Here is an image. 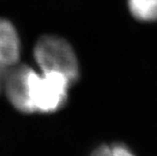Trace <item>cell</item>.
Wrapping results in <instances>:
<instances>
[{"label": "cell", "instance_id": "5b68a950", "mask_svg": "<svg viewBox=\"0 0 157 156\" xmlns=\"http://www.w3.org/2000/svg\"><path fill=\"white\" fill-rule=\"evenodd\" d=\"M129 8L137 19L157 21V0H129Z\"/></svg>", "mask_w": 157, "mask_h": 156}, {"label": "cell", "instance_id": "277c9868", "mask_svg": "<svg viewBox=\"0 0 157 156\" xmlns=\"http://www.w3.org/2000/svg\"><path fill=\"white\" fill-rule=\"evenodd\" d=\"M21 50V39L14 25L0 17V92L5 73L19 61Z\"/></svg>", "mask_w": 157, "mask_h": 156}, {"label": "cell", "instance_id": "8992f818", "mask_svg": "<svg viewBox=\"0 0 157 156\" xmlns=\"http://www.w3.org/2000/svg\"><path fill=\"white\" fill-rule=\"evenodd\" d=\"M111 150H112L113 156H135L134 153L129 149L128 146L121 144V143L112 145Z\"/></svg>", "mask_w": 157, "mask_h": 156}, {"label": "cell", "instance_id": "3957f363", "mask_svg": "<svg viewBox=\"0 0 157 156\" xmlns=\"http://www.w3.org/2000/svg\"><path fill=\"white\" fill-rule=\"evenodd\" d=\"M31 67L17 63L5 73L2 89H4L9 102L15 109L23 114H29L28 104V75Z\"/></svg>", "mask_w": 157, "mask_h": 156}, {"label": "cell", "instance_id": "6da1fadb", "mask_svg": "<svg viewBox=\"0 0 157 156\" xmlns=\"http://www.w3.org/2000/svg\"><path fill=\"white\" fill-rule=\"evenodd\" d=\"M72 82L58 72L29 69L28 75V104L29 114H52L60 111L68 101Z\"/></svg>", "mask_w": 157, "mask_h": 156}, {"label": "cell", "instance_id": "7a4b0ae2", "mask_svg": "<svg viewBox=\"0 0 157 156\" xmlns=\"http://www.w3.org/2000/svg\"><path fill=\"white\" fill-rule=\"evenodd\" d=\"M34 58L41 71L58 72L75 83L80 69L74 50L66 40L57 36L40 38L34 48Z\"/></svg>", "mask_w": 157, "mask_h": 156}, {"label": "cell", "instance_id": "52a82bcc", "mask_svg": "<svg viewBox=\"0 0 157 156\" xmlns=\"http://www.w3.org/2000/svg\"><path fill=\"white\" fill-rule=\"evenodd\" d=\"M90 156H113L111 146L108 145H101L92 152Z\"/></svg>", "mask_w": 157, "mask_h": 156}]
</instances>
